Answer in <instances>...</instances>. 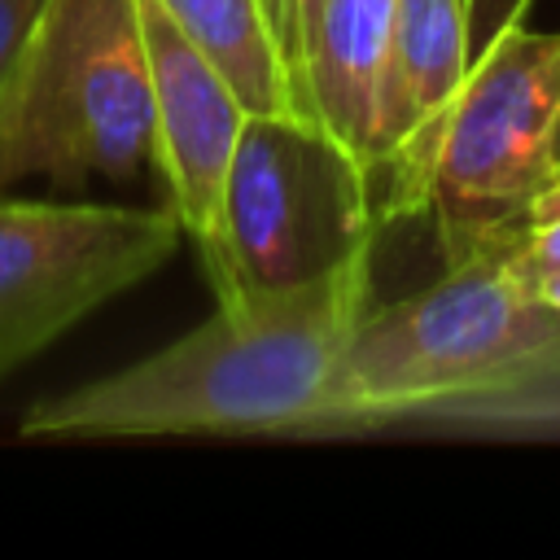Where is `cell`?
<instances>
[{"instance_id": "277c9868", "label": "cell", "mask_w": 560, "mask_h": 560, "mask_svg": "<svg viewBox=\"0 0 560 560\" xmlns=\"http://www.w3.org/2000/svg\"><path fill=\"white\" fill-rule=\"evenodd\" d=\"M381 223L359 153L306 114H249L201 262L214 298L298 289L372 254Z\"/></svg>"}, {"instance_id": "7a4b0ae2", "label": "cell", "mask_w": 560, "mask_h": 560, "mask_svg": "<svg viewBox=\"0 0 560 560\" xmlns=\"http://www.w3.org/2000/svg\"><path fill=\"white\" fill-rule=\"evenodd\" d=\"M486 241L389 306H368L328 381V429L521 394L560 376V311L516 258Z\"/></svg>"}, {"instance_id": "5bb4252c", "label": "cell", "mask_w": 560, "mask_h": 560, "mask_svg": "<svg viewBox=\"0 0 560 560\" xmlns=\"http://www.w3.org/2000/svg\"><path fill=\"white\" fill-rule=\"evenodd\" d=\"M534 0H468V48L472 57L512 22H525Z\"/></svg>"}, {"instance_id": "5b68a950", "label": "cell", "mask_w": 560, "mask_h": 560, "mask_svg": "<svg viewBox=\"0 0 560 560\" xmlns=\"http://www.w3.org/2000/svg\"><path fill=\"white\" fill-rule=\"evenodd\" d=\"M560 118V31L512 22L468 66L442 122L424 214L442 258L529 223V206L556 179Z\"/></svg>"}, {"instance_id": "ba28073f", "label": "cell", "mask_w": 560, "mask_h": 560, "mask_svg": "<svg viewBox=\"0 0 560 560\" xmlns=\"http://www.w3.org/2000/svg\"><path fill=\"white\" fill-rule=\"evenodd\" d=\"M136 4L153 83V166L166 179L184 236L206 249L219 228L228 166L249 109L228 74L162 13L158 0Z\"/></svg>"}, {"instance_id": "30bf717a", "label": "cell", "mask_w": 560, "mask_h": 560, "mask_svg": "<svg viewBox=\"0 0 560 560\" xmlns=\"http://www.w3.org/2000/svg\"><path fill=\"white\" fill-rule=\"evenodd\" d=\"M162 13L228 74L249 114H298L267 0H158Z\"/></svg>"}, {"instance_id": "8fae6325", "label": "cell", "mask_w": 560, "mask_h": 560, "mask_svg": "<svg viewBox=\"0 0 560 560\" xmlns=\"http://www.w3.org/2000/svg\"><path fill=\"white\" fill-rule=\"evenodd\" d=\"M319 9H324V0H267L276 44H280V57H284V70H289V83L298 96V114H306V48H311Z\"/></svg>"}, {"instance_id": "8992f818", "label": "cell", "mask_w": 560, "mask_h": 560, "mask_svg": "<svg viewBox=\"0 0 560 560\" xmlns=\"http://www.w3.org/2000/svg\"><path fill=\"white\" fill-rule=\"evenodd\" d=\"M184 241L179 214L0 192V381L96 306L149 280Z\"/></svg>"}, {"instance_id": "7c38bea8", "label": "cell", "mask_w": 560, "mask_h": 560, "mask_svg": "<svg viewBox=\"0 0 560 560\" xmlns=\"http://www.w3.org/2000/svg\"><path fill=\"white\" fill-rule=\"evenodd\" d=\"M39 13H44V0H0V88L9 83Z\"/></svg>"}, {"instance_id": "52a82bcc", "label": "cell", "mask_w": 560, "mask_h": 560, "mask_svg": "<svg viewBox=\"0 0 560 560\" xmlns=\"http://www.w3.org/2000/svg\"><path fill=\"white\" fill-rule=\"evenodd\" d=\"M468 66V0H398L368 162L385 223L424 214L442 122Z\"/></svg>"}, {"instance_id": "6da1fadb", "label": "cell", "mask_w": 560, "mask_h": 560, "mask_svg": "<svg viewBox=\"0 0 560 560\" xmlns=\"http://www.w3.org/2000/svg\"><path fill=\"white\" fill-rule=\"evenodd\" d=\"M372 254L298 289H236L171 346L39 398L22 438H188L328 429L332 368L368 311Z\"/></svg>"}, {"instance_id": "3957f363", "label": "cell", "mask_w": 560, "mask_h": 560, "mask_svg": "<svg viewBox=\"0 0 560 560\" xmlns=\"http://www.w3.org/2000/svg\"><path fill=\"white\" fill-rule=\"evenodd\" d=\"M153 166V83L136 0H44L0 88V192L127 184Z\"/></svg>"}, {"instance_id": "9c48e42d", "label": "cell", "mask_w": 560, "mask_h": 560, "mask_svg": "<svg viewBox=\"0 0 560 560\" xmlns=\"http://www.w3.org/2000/svg\"><path fill=\"white\" fill-rule=\"evenodd\" d=\"M398 0H324L306 48V114L372 162L376 101L394 44Z\"/></svg>"}, {"instance_id": "2e32d148", "label": "cell", "mask_w": 560, "mask_h": 560, "mask_svg": "<svg viewBox=\"0 0 560 560\" xmlns=\"http://www.w3.org/2000/svg\"><path fill=\"white\" fill-rule=\"evenodd\" d=\"M551 149H556V175H560V118H556V140H551Z\"/></svg>"}, {"instance_id": "9a60e30c", "label": "cell", "mask_w": 560, "mask_h": 560, "mask_svg": "<svg viewBox=\"0 0 560 560\" xmlns=\"http://www.w3.org/2000/svg\"><path fill=\"white\" fill-rule=\"evenodd\" d=\"M534 284H538V293H542V298H547V302L560 311V271H547V276H538Z\"/></svg>"}, {"instance_id": "4fadbf2b", "label": "cell", "mask_w": 560, "mask_h": 560, "mask_svg": "<svg viewBox=\"0 0 560 560\" xmlns=\"http://www.w3.org/2000/svg\"><path fill=\"white\" fill-rule=\"evenodd\" d=\"M516 258H521L529 280H538L547 271H560V214L525 223L521 236H516Z\"/></svg>"}]
</instances>
